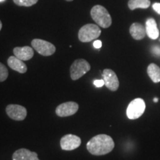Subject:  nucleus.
<instances>
[{
	"label": "nucleus",
	"instance_id": "obj_8",
	"mask_svg": "<svg viewBox=\"0 0 160 160\" xmlns=\"http://www.w3.org/2000/svg\"><path fill=\"white\" fill-rule=\"evenodd\" d=\"M79 110V105L75 102H67L59 105L56 108V113L60 117H70L75 114Z\"/></svg>",
	"mask_w": 160,
	"mask_h": 160
},
{
	"label": "nucleus",
	"instance_id": "obj_12",
	"mask_svg": "<svg viewBox=\"0 0 160 160\" xmlns=\"http://www.w3.org/2000/svg\"><path fill=\"white\" fill-rule=\"evenodd\" d=\"M12 158L13 160H39L37 153L25 148H21L16 151Z\"/></svg>",
	"mask_w": 160,
	"mask_h": 160
},
{
	"label": "nucleus",
	"instance_id": "obj_19",
	"mask_svg": "<svg viewBox=\"0 0 160 160\" xmlns=\"http://www.w3.org/2000/svg\"><path fill=\"white\" fill-rule=\"evenodd\" d=\"M8 77V68L2 63L0 62V82L5 81L7 79Z\"/></svg>",
	"mask_w": 160,
	"mask_h": 160
},
{
	"label": "nucleus",
	"instance_id": "obj_24",
	"mask_svg": "<svg viewBox=\"0 0 160 160\" xmlns=\"http://www.w3.org/2000/svg\"><path fill=\"white\" fill-rule=\"evenodd\" d=\"M2 28V22L0 21V31H1Z\"/></svg>",
	"mask_w": 160,
	"mask_h": 160
},
{
	"label": "nucleus",
	"instance_id": "obj_13",
	"mask_svg": "<svg viewBox=\"0 0 160 160\" xmlns=\"http://www.w3.org/2000/svg\"><path fill=\"white\" fill-rule=\"evenodd\" d=\"M8 65L13 71L19 72L20 73H25L27 71L28 68L22 60L19 59L15 56H11L8 59Z\"/></svg>",
	"mask_w": 160,
	"mask_h": 160
},
{
	"label": "nucleus",
	"instance_id": "obj_6",
	"mask_svg": "<svg viewBox=\"0 0 160 160\" xmlns=\"http://www.w3.org/2000/svg\"><path fill=\"white\" fill-rule=\"evenodd\" d=\"M31 45L40 55L44 57H49L53 55L56 51V47L49 42L40 39L32 40Z\"/></svg>",
	"mask_w": 160,
	"mask_h": 160
},
{
	"label": "nucleus",
	"instance_id": "obj_11",
	"mask_svg": "<svg viewBox=\"0 0 160 160\" xmlns=\"http://www.w3.org/2000/svg\"><path fill=\"white\" fill-rule=\"evenodd\" d=\"M13 53L15 57L19 58L22 61H27L32 59L34 55L33 49L29 46H24V47H16L13 49Z\"/></svg>",
	"mask_w": 160,
	"mask_h": 160
},
{
	"label": "nucleus",
	"instance_id": "obj_23",
	"mask_svg": "<svg viewBox=\"0 0 160 160\" xmlns=\"http://www.w3.org/2000/svg\"><path fill=\"white\" fill-rule=\"evenodd\" d=\"M153 52L156 55H160V48L156 46V47H154L153 48Z\"/></svg>",
	"mask_w": 160,
	"mask_h": 160
},
{
	"label": "nucleus",
	"instance_id": "obj_9",
	"mask_svg": "<svg viewBox=\"0 0 160 160\" xmlns=\"http://www.w3.org/2000/svg\"><path fill=\"white\" fill-rule=\"evenodd\" d=\"M6 113L11 119L16 121H22L27 117V110L19 105H9L6 107Z\"/></svg>",
	"mask_w": 160,
	"mask_h": 160
},
{
	"label": "nucleus",
	"instance_id": "obj_1",
	"mask_svg": "<svg viewBox=\"0 0 160 160\" xmlns=\"http://www.w3.org/2000/svg\"><path fill=\"white\" fill-rule=\"evenodd\" d=\"M114 142L108 135L99 134L93 137L87 143V149L95 156L105 155L114 148Z\"/></svg>",
	"mask_w": 160,
	"mask_h": 160
},
{
	"label": "nucleus",
	"instance_id": "obj_4",
	"mask_svg": "<svg viewBox=\"0 0 160 160\" xmlns=\"http://www.w3.org/2000/svg\"><path fill=\"white\" fill-rule=\"evenodd\" d=\"M91 70V65L85 59H79L73 62L70 68L71 77L73 80H77L83 77Z\"/></svg>",
	"mask_w": 160,
	"mask_h": 160
},
{
	"label": "nucleus",
	"instance_id": "obj_7",
	"mask_svg": "<svg viewBox=\"0 0 160 160\" xmlns=\"http://www.w3.org/2000/svg\"><path fill=\"white\" fill-rule=\"evenodd\" d=\"M81 138L76 135L67 134L60 140V146L64 151H73L81 145Z\"/></svg>",
	"mask_w": 160,
	"mask_h": 160
},
{
	"label": "nucleus",
	"instance_id": "obj_21",
	"mask_svg": "<svg viewBox=\"0 0 160 160\" xmlns=\"http://www.w3.org/2000/svg\"><path fill=\"white\" fill-rule=\"evenodd\" d=\"M153 9L157 12V13L160 14V3L156 2L153 5Z\"/></svg>",
	"mask_w": 160,
	"mask_h": 160
},
{
	"label": "nucleus",
	"instance_id": "obj_22",
	"mask_svg": "<svg viewBox=\"0 0 160 160\" xmlns=\"http://www.w3.org/2000/svg\"><path fill=\"white\" fill-rule=\"evenodd\" d=\"M93 47L97 49L100 48L102 47V42L100 41V40H95V41L93 42Z\"/></svg>",
	"mask_w": 160,
	"mask_h": 160
},
{
	"label": "nucleus",
	"instance_id": "obj_15",
	"mask_svg": "<svg viewBox=\"0 0 160 160\" xmlns=\"http://www.w3.org/2000/svg\"><path fill=\"white\" fill-rule=\"evenodd\" d=\"M146 33L151 39H157L159 36V31L157 28V22L153 18H150L146 21Z\"/></svg>",
	"mask_w": 160,
	"mask_h": 160
},
{
	"label": "nucleus",
	"instance_id": "obj_25",
	"mask_svg": "<svg viewBox=\"0 0 160 160\" xmlns=\"http://www.w3.org/2000/svg\"><path fill=\"white\" fill-rule=\"evenodd\" d=\"M153 101H154V102H157L158 99H157V98H154V99H153Z\"/></svg>",
	"mask_w": 160,
	"mask_h": 160
},
{
	"label": "nucleus",
	"instance_id": "obj_26",
	"mask_svg": "<svg viewBox=\"0 0 160 160\" xmlns=\"http://www.w3.org/2000/svg\"><path fill=\"white\" fill-rule=\"evenodd\" d=\"M65 1H67V2H72V1H73V0H65Z\"/></svg>",
	"mask_w": 160,
	"mask_h": 160
},
{
	"label": "nucleus",
	"instance_id": "obj_3",
	"mask_svg": "<svg viewBox=\"0 0 160 160\" xmlns=\"http://www.w3.org/2000/svg\"><path fill=\"white\" fill-rule=\"evenodd\" d=\"M101 34V30L99 25L94 24H87L80 28L78 37L82 42H90L97 39Z\"/></svg>",
	"mask_w": 160,
	"mask_h": 160
},
{
	"label": "nucleus",
	"instance_id": "obj_5",
	"mask_svg": "<svg viewBox=\"0 0 160 160\" xmlns=\"http://www.w3.org/2000/svg\"><path fill=\"white\" fill-rule=\"evenodd\" d=\"M145 111V102L141 98L133 99L128 106L126 113L130 119H137L143 114Z\"/></svg>",
	"mask_w": 160,
	"mask_h": 160
},
{
	"label": "nucleus",
	"instance_id": "obj_27",
	"mask_svg": "<svg viewBox=\"0 0 160 160\" xmlns=\"http://www.w3.org/2000/svg\"><path fill=\"white\" fill-rule=\"evenodd\" d=\"M5 1V0H0V2H4Z\"/></svg>",
	"mask_w": 160,
	"mask_h": 160
},
{
	"label": "nucleus",
	"instance_id": "obj_17",
	"mask_svg": "<svg viewBox=\"0 0 160 160\" xmlns=\"http://www.w3.org/2000/svg\"><path fill=\"white\" fill-rule=\"evenodd\" d=\"M151 5L150 0H129L128 8L131 11L137 8L146 9Z\"/></svg>",
	"mask_w": 160,
	"mask_h": 160
},
{
	"label": "nucleus",
	"instance_id": "obj_2",
	"mask_svg": "<svg viewBox=\"0 0 160 160\" xmlns=\"http://www.w3.org/2000/svg\"><path fill=\"white\" fill-rule=\"evenodd\" d=\"M91 16L93 21L103 28H108L111 25L112 18L108 10L103 6H93L91 11Z\"/></svg>",
	"mask_w": 160,
	"mask_h": 160
},
{
	"label": "nucleus",
	"instance_id": "obj_16",
	"mask_svg": "<svg viewBox=\"0 0 160 160\" xmlns=\"http://www.w3.org/2000/svg\"><path fill=\"white\" fill-rule=\"evenodd\" d=\"M148 74L154 83H158L160 82V68L156 64H150L147 69Z\"/></svg>",
	"mask_w": 160,
	"mask_h": 160
},
{
	"label": "nucleus",
	"instance_id": "obj_18",
	"mask_svg": "<svg viewBox=\"0 0 160 160\" xmlns=\"http://www.w3.org/2000/svg\"><path fill=\"white\" fill-rule=\"evenodd\" d=\"M16 5L23 7H31L37 3L38 0H13Z\"/></svg>",
	"mask_w": 160,
	"mask_h": 160
},
{
	"label": "nucleus",
	"instance_id": "obj_10",
	"mask_svg": "<svg viewBox=\"0 0 160 160\" xmlns=\"http://www.w3.org/2000/svg\"><path fill=\"white\" fill-rule=\"evenodd\" d=\"M105 85L110 91H116L119 87V82L116 73L111 69H105L102 72Z\"/></svg>",
	"mask_w": 160,
	"mask_h": 160
},
{
	"label": "nucleus",
	"instance_id": "obj_14",
	"mask_svg": "<svg viewBox=\"0 0 160 160\" xmlns=\"http://www.w3.org/2000/svg\"><path fill=\"white\" fill-rule=\"evenodd\" d=\"M130 33L131 37L136 40H141L146 36V29L141 24L135 22L133 23L130 27Z\"/></svg>",
	"mask_w": 160,
	"mask_h": 160
},
{
	"label": "nucleus",
	"instance_id": "obj_20",
	"mask_svg": "<svg viewBox=\"0 0 160 160\" xmlns=\"http://www.w3.org/2000/svg\"><path fill=\"white\" fill-rule=\"evenodd\" d=\"M93 84H94L96 87L101 88L102 87L103 85H105V82H104L103 79H97L93 82Z\"/></svg>",
	"mask_w": 160,
	"mask_h": 160
}]
</instances>
